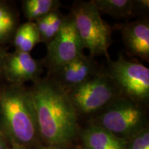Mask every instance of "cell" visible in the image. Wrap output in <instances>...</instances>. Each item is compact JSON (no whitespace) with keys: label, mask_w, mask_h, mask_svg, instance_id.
<instances>
[{"label":"cell","mask_w":149,"mask_h":149,"mask_svg":"<svg viewBox=\"0 0 149 149\" xmlns=\"http://www.w3.org/2000/svg\"><path fill=\"white\" fill-rule=\"evenodd\" d=\"M38 132L51 146L69 143L77 130V111L67 92L50 78L40 79L29 89Z\"/></svg>","instance_id":"6da1fadb"},{"label":"cell","mask_w":149,"mask_h":149,"mask_svg":"<svg viewBox=\"0 0 149 149\" xmlns=\"http://www.w3.org/2000/svg\"><path fill=\"white\" fill-rule=\"evenodd\" d=\"M0 122L17 142L26 144L34 141L39 132L29 89L13 84L0 88Z\"/></svg>","instance_id":"7a4b0ae2"},{"label":"cell","mask_w":149,"mask_h":149,"mask_svg":"<svg viewBox=\"0 0 149 149\" xmlns=\"http://www.w3.org/2000/svg\"><path fill=\"white\" fill-rule=\"evenodd\" d=\"M70 14L84 48L88 50L91 57L105 55L109 59L112 29L102 19L92 1L77 3Z\"/></svg>","instance_id":"3957f363"},{"label":"cell","mask_w":149,"mask_h":149,"mask_svg":"<svg viewBox=\"0 0 149 149\" xmlns=\"http://www.w3.org/2000/svg\"><path fill=\"white\" fill-rule=\"evenodd\" d=\"M104 109L99 126L117 137L128 140L145 129L146 118L141 104L120 95Z\"/></svg>","instance_id":"277c9868"},{"label":"cell","mask_w":149,"mask_h":149,"mask_svg":"<svg viewBox=\"0 0 149 149\" xmlns=\"http://www.w3.org/2000/svg\"><path fill=\"white\" fill-rule=\"evenodd\" d=\"M120 95L140 104L149 99V69L141 63L120 57L109 60L107 73Z\"/></svg>","instance_id":"5b68a950"},{"label":"cell","mask_w":149,"mask_h":149,"mask_svg":"<svg viewBox=\"0 0 149 149\" xmlns=\"http://www.w3.org/2000/svg\"><path fill=\"white\" fill-rule=\"evenodd\" d=\"M67 93L77 113L84 114L104 109L121 95L108 74L100 72Z\"/></svg>","instance_id":"8992f818"},{"label":"cell","mask_w":149,"mask_h":149,"mask_svg":"<svg viewBox=\"0 0 149 149\" xmlns=\"http://www.w3.org/2000/svg\"><path fill=\"white\" fill-rule=\"evenodd\" d=\"M80 40L71 14L65 17L59 33L47 46L46 63L52 72L83 54Z\"/></svg>","instance_id":"52a82bcc"},{"label":"cell","mask_w":149,"mask_h":149,"mask_svg":"<svg viewBox=\"0 0 149 149\" xmlns=\"http://www.w3.org/2000/svg\"><path fill=\"white\" fill-rule=\"evenodd\" d=\"M42 72L41 64L29 53L15 51L6 53L2 73L10 84L23 86L26 81L35 82Z\"/></svg>","instance_id":"ba28073f"},{"label":"cell","mask_w":149,"mask_h":149,"mask_svg":"<svg viewBox=\"0 0 149 149\" xmlns=\"http://www.w3.org/2000/svg\"><path fill=\"white\" fill-rule=\"evenodd\" d=\"M52 72L53 79L67 92L95 76L100 70L95 59L83 53Z\"/></svg>","instance_id":"9c48e42d"},{"label":"cell","mask_w":149,"mask_h":149,"mask_svg":"<svg viewBox=\"0 0 149 149\" xmlns=\"http://www.w3.org/2000/svg\"><path fill=\"white\" fill-rule=\"evenodd\" d=\"M123 42L128 55L149 59V23L148 19L124 24L121 29Z\"/></svg>","instance_id":"30bf717a"},{"label":"cell","mask_w":149,"mask_h":149,"mask_svg":"<svg viewBox=\"0 0 149 149\" xmlns=\"http://www.w3.org/2000/svg\"><path fill=\"white\" fill-rule=\"evenodd\" d=\"M82 137L88 149H125L128 141L99 125L91 126L86 129Z\"/></svg>","instance_id":"8fae6325"},{"label":"cell","mask_w":149,"mask_h":149,"mask_svg":"<svg viewBox=\"0 0 149 149\" xmlns=\"http://www.w3.org/2000/svg\"><path fill=\"white\" fill-rule=\"evenodd\" d=\"M99 12L116 19H126L135 13L137 9L148 8V0H93Z\"/></svg>","instance_id":"7c38bea8"},{"label":"cell","mask_w":149,"mask_h":149,"mask_svg":"<svg viewBox=\"0 0 149 149\" xmlns=\"http://www.w3.org/2000/svg\"><path fill=\"white\" fill-rule=\"evenodd\" d=\"M14 45L16 51L29 53L40 42L36 24L28 22L19 26L14 34Z\"/></svg>","instance_id":"4fadbf2b"},{"label":"cell","mask_w":149,"mask_h":149,"mask_svg":"<svg viewBox=\"0 0 149 149\" xmlns=\"http://www.w3.org/2000/svg\"><path fill=\"white\" fill-rule=\"evenodd\" d=\"M17 15L12 7L0 1V45L8 42L17 29Z\"/></svg>","instance_id":"5bb4252c"},{"label":"cell","mask_w":149,"mask_h":149,"mask_svg":"<svg viewBox=\"0 0 149 149\" xmlns=\"http://www.w3.org/2000/svg\"><path fill=\"white\" fill-rule=\"evenodd\" d=\"M23 10L29 22L37 19L57 10L59 1L57 0H26L23 1Z\"/></svg>","instance_id":"9a60e30c"},{"label":"cell","mask_w":149,"mask_h":149,"mask_svg":"<svg viewBox=\"0 0 149 149\" xmlns=\"http://www.w3.org/2000/svg\"><path fill=\"white\" fill-rule=\"evenodd\" d=\"M65 17L63 16L58 10H54L48 14V25L46 30V34L41 40V42H44L48 46L52 40L55 38L59 33Z\"/></svg>","instance_id":"2e32d148"},{"label":"cell","mask_w":149,"mask_h":149,"mask_svg":"<svg viewBox=\"0 0 149 149\" xmlns=\"http://www.w3.org/2000/svg\"><path fill=\"white\" fill-rule=\"evenodd\" d=\"M125 149H149V132L148 129L142 130L128 139Z\"/></svg>","instance_id":"e0dca14e"},{"label":"cell","mask_w":149,"mask_h":149,"mask_svg":"<svg viewBox=\"0 0 149 149\" xmlns=\"http://www.w3.org/2000/svg\"><path fill=\"white\" fill-rule=\"evenodd\" d=\"M6 52L4 50L0 48V74L2 72V68L3 65V61H4V57L6 55Z\"/></svg>","instance_id":"ac0fdd59"},{"label":"cell","mask_w":149,"mask_h":149,"mask_svg":"<svg viewBox=\"0 0 149 149\" xmlns=\"http://www.w3.org/2000/svg\"><path fill=\"white\" fill-rule=\"evenodd\" d=\"M0 149H5V141L3 135L0 130Z\"/></svg>","instance_id":"d6986e66"},{"label":"cell","mask_w":149,"mask_h":149,"mask_svg":"<svg viewBox=\"0 0 149 149\" xmlns=\"http://www.w3.org/2000/svg\"><path fill=\"white\" fill-rule=\"evenodd\" d=\"M44 149H58L57 147H54V146H51V147H48V148H45Z\"/></svg>","instance_id":"ffe728a7"},{"label":"cell","mask_w":149,"mask_h":149,"mask_svg":"<svg viewBox=\"0 0 149 149\" xmlns=\"http://www.w3.org/2000/svg\"><path fill=\"white\" fill-rule=\"evenodd\" d=\"M15 149H21V148H14Z\"/></svg>","instance_id":"44dd1931"},{"label":"cell","mask_w":149,"mask_h":149,"mask_svg":"<svg viewBox=\"0 0 149 149\" xmlns=\"http://www.w3.org/2000/svg\"><path fill=\"white\" fill-rule=\"evenodd\" d=\"M85 149H88V148H85Z\"/></svg>","instance_id":"7402d4cb"},{"label":"cell","mask_w":149,"mask_h":149,"mask_svg":"<svg viewBox=\"0 0 149 149\" xmlns=\"http://www.w3.org/2000/svg\"><path fill=\"white\" fill-rule=\"evenodd\" d=\"M13 149H15V148H13Z\"/></svg>","instance_id":"603a6c76"}]
</instances>
